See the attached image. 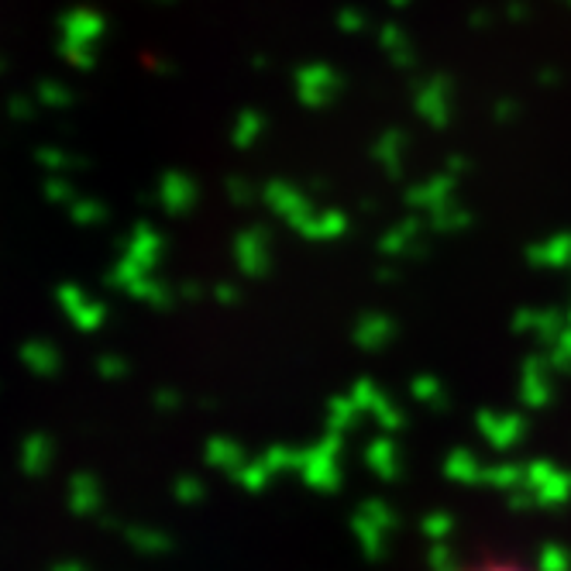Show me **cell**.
<instances>
[{"label":"cell","instance_id":"1","mask_svg":"<svg viewBox=\"0 0 571 571\" xmlns=\"http://www.w3.org/2000/svg\"><path fill=\"white\" fill-rule=\"evenodd\" d=\"M468 571H526V568L509 564V561H488V564H475V568H468Z\"/></svg>","mask_w":571,"mask_h":571},{"label":"cell","instance_id":"2","mask_svg":"<svg viewBox=\"0 0 571 571\" xmlns=\"http://www.w3.org/2000/svg\"><path fill=\"white\" fill-rule=\"evenodd\" d=\"M561 352H564V358L571 361V307H568V317H564V323H561Z\"/></svg>","mask_w":571,"mask_h":571}]
</instances>
